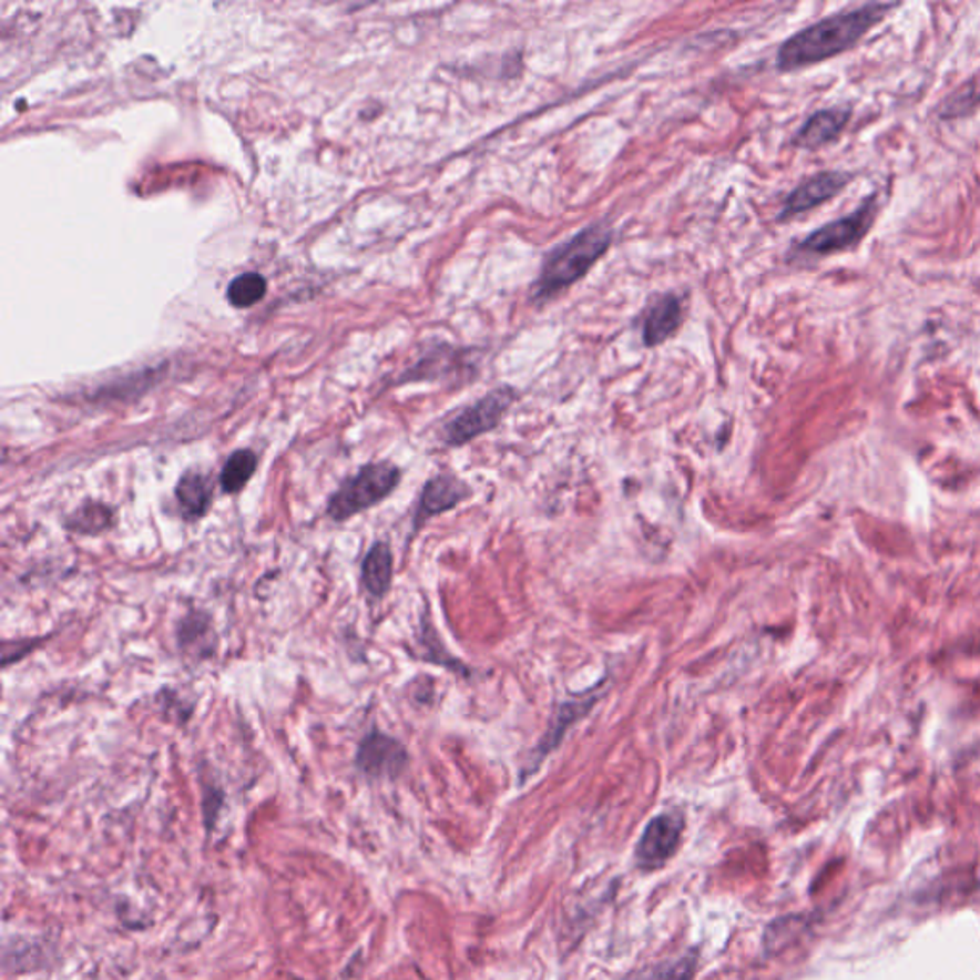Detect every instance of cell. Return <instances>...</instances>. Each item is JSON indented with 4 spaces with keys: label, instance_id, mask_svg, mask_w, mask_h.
Here are the masks:
<instances>
[{
    "label": "cell",
    "instance_id": "cell-1",
    "mask_svg": "<svg viewBox=\"0 0 980 980\" xmlns=\"http://www.w3.org/2000/svg\"><path fill=\"white\" fill-rule=\"evenodd\" d=\"M898 4L869 2L847 12L827 16L789 37L777 50V70L795 71L839 57L866 37L869 29L881 23Z\"/></svg>",
    "mask_w": 980,
    "mask_h": 980
},
{
    "label": "cell",
    "instance_id": "cell-2",
    "mask_svg": "<svg viewBox=\"0 0 980 980\" xmlns=\"http://www.w3.org/2000/svg\"><path fill=\"white\" fill-rule=\"evenodd\" d=\"M613 228L608 223H595L565 244L558 245L542 265L534 297L542 302L573 286L574 282L582 280L603 253L610 249Z\"/></svg>",
    "mask_w": 980,
    "mask_h": 980
},
{
    "label": "cell",
    "instance_id": "cell-3",
    "mask_svg": "<svg viewBox=\"0 0 980 980\" xmlns=\"http://www.w3.org/2000/svg\"><path fill=\"white\" fill-rule=\"evenodd\" d=\"M402 479V470L397 463H365L355 476L347 477L328 498L326 515L336 523H345L357 518L363 511L371 510L391 497Z\"/></svg>",
    "mask_w": 980,
    "mask_h": 980
},
{
    "label": "cell",
    "instance_id": "cell-4",
    "mask_svg": "<svg viewBox=\"0 0 980 980\" xmlns=\"http://www.w3.org/2000/svg\"><path fill=\"white\" fill-rule=\"evenodd\" d=\"M518 400V391L510 386L497 387L483 399L456 414L442 429V441L449 447H463L481 435L498 428L511 405Z\"/></svg>",
    "mask_w": 980,
    "mask_h": 980
},
{
    "label": "cell",
    "instance_id": "cell-5",
    "mask_svg": "<svg viewBox=\"0 0 980 980\" xmlns=\"http://www.w3.org/2000/svg\"><path fill=\"white\" fill-rule=\"evenodd\" d=\"M877 215V197L869 196L858 210L847 217L837 218L834 223L819 226L818 231L808 234L800 244L798 252L808 255H831V253L855 249L866 238Z\"/></svg>",
    "mask_w": 980,
    "mask_h": 980
},
{
    "label": "cell",
    "instance_id": "cell-6",
    "mask_svg": "<svg viewBox=\"0 0 980 980\" xmlns=\"http://www.w3.org/2000/svg\"><path fill=\"white\" fill-rule=\"evenodd\" d=\"M408 764L407 747L381 729L371 728L358 743L355 768L370 779H397Z\"/></svg>",
    "mask_w": 980,
    "mask_h": 980
},
{
    "label": "cell",
    "instance_id": "cell-7",
    "mask_svg": "<svg viewBox=\"0 0 980 980\" xmlns=\"http://www.w3.org/2000/svg\"><path fill=\"white\" fill-rule=\"evenodd\" d=\"M684 819L680 814H661L653 818L636 847L637 868L657 869L671 860L682 843Z\"/></svg>",
    "mask_w": 980,
    "mask_h": 980
},
{
    "label": "cell",
    "instance_id": "cell-8",
    "mask_svg": "<svg viewBox=\"0 0 980 980\" xmlns=\"http://www.w3.org/2000/svg\"><path fill=\"white\" fill-rule=\"evenodd\" d=\"M473 490L463 479L452 473H439L429 477L420 492V500L414 511L412 532L420 531L429 519L441 515L445 511L455 510L458 506L470 500Z\"/></svg>",
    "mask_w": 980,
    "mask_h": 980
},
{
    "label": "cell",
    "instance_id": "cell-9",
    "mask_svg": "<svg viewBox=\"0 0 980 980\" xmlns=\"http://www.w3.org/2000/svg\"><path fill=\"white\" fill-rule=\"evenodd\" d=\"M853 181V173L845 171H821L813 178H808L805 183L793 190L789 196L785 197L784 207L779 211V221L797 217L800 213L814 210L818 205L826 204L829 200H834L837 194L847 188V184Z\"/></svg>",
    "mask_w": 980,
    "mask_h": 980
},
{
    "label": "cell",
    "instance_id": "cell-10",
    "mask_svg": "<svg viewBox=\"0 0 980 980\" xmlns=\"http://www.w3.org/2000/svg\"><path fill=\"white\" fill-rule=\"evenodd\" d=\"M215 498V483L204 471L188 470L178 477L175 487V500L183 519L188 523L200 521L210 513Z\"/></svg>",
    "mask_w": 980,
    "mask_h": 980
},
{
    "label": "cell",
    "instance_id": "cell-11",
    "mask_svg": "<svg viewBox=\"0 0 980 980\" xmlns=\"http://www.w3.org/2000/svg\"><path fill=\"white\" fill-rule=\"evenodd\" d=\"M850 115H853L850 108L819 110L806 120L805 125L798 129L793 144L803 147V150H818V147L826 146L829 142L839 139L843 129L850 121Z\"/></svg>",
    "mask_w": 980,
    "mask_h": 980
},
{
    "label": "cell",
    "instance_id": "cell-12",
    "mask_svg": "<svg viewBox=\"0 0 980 980\" xmlns=\"http://www.w3.org/2000/svg\"><path fill=\"white\" fill-rule=\"evenodd\" d=\"M682 324V302L678 295L666 294L653 302L647 308L642 324V339L645 347H657L665 344L668 337L676 334Z\"/></svg>",
    "mask_w": 980,
    "mask_h": 980
},
{
    "label": "cell",
    "instance_id": "cell-13",
    "mask_svg": "<svg viewBox=\"0 0 980 980\" xmlns=\"http://www.w3.org/2000/svg\"><path fill=\"white\" fill-rule=\"evenodd\" d=\"M392 573H395V558L392 550L384 540H376L370 550L366 552L363 565H360V579L366 594L374 602L384 600L392 586Z\"/></svg>",
    "mask_w": 980,
    "mask_h": 980
},
{
    "label": "cell",
    "instance_id": "cell-14",
    "mask_svg": "<svg viewBox=\"0 0 980 980\" xmlns=\"http://www.w3.org/2000/svg\"><path fill=\"white\" fill-rule=\"evenodd\" d=\"M118 523V511L112 504L102 500L86 498L81 504L63 518L62 525L68 532L79 537H99L112 531Z\"/></svg>",
    "mask_w": 980,
    "mask_h": 980
},
{
    "label": "cell",
    "instance_id": "cell-15",
    "mask_svg": "<svg viewBox=\"0 0 980 980\" xmlns=\"http://www.w3.org/2000/svg\"><path fill=\"white\" fill-rule=\"evenodd\" d=\"M598 701H600V695L589 694L586 697H576V700L568 701V703H560L550 728H548L544 737L540 739L539 747H537V755H534L537 756V763H542L544 756L548 753H552L560 745L569 726L573 722L581 721L582 716L589 715L590 708L594 707Z\"/></svg>",
    "mask_w": 980,
    "mask_h": 980
},
{
    "label": "cell",
    "instance_id": "cell-16",
    "mask_svg": "<svg viewBox=\"0 0 980 980\" xmlns=\"http://www.w3.org/2000/svg\"><path fill=\"white\" fill-rule=\"evenodd\" d=\"M257 468H259V456L252 449L234 450L221 470L218 484L225 494L236 497L249 484L253 476L257 473Z\"/></svg>",
    "mask_w": 980,
    "mask_h": 980
},
{
    "label": "cell",
    "instance_id": "cell-17",
    "mask_svg": "<svg viewBox=\"0 0 980 980\" xmlns=\"http://www.w3.org/2000/svg\"><path fill=\"white\" fill-rule=\"evenodd\" d=\"M980 108V71L961 84L952 94H948L939 105L942 120H961Z\"/></svg>",
    "mask_w": 980,
    "mask_h": 980
},
{
    "label": "cell",
    "instance_id": "cell-18",
    "mask_svg": "<svg viewBox=\"0 0 980 980\" xmlns=\"http://www.w3.org/2000/svg\"><path fill=\"white\" fill-rule=\"evenodd\" d=\"M211 616L205 611H190L188 615L181 619V623L176 626V640L181 650H192V647H202L204 642H211Z\"/></svg>",
    "mask_w": 980,
    "mask_h": 980
},
{
    "label": "cell",
    "instance_id": "cell-19",
    "mask_svg": "<svg viewBox=\"0 0 980 980\" xmlns=\"http://www.w3.org/2000/svg\"><path fill=\"white\" fill-rule=\"evenodd\" d=\"M266 294V280L257 273L239 274L228 286V302L238 308L253 307Z\"/></svg>",
    "mask_w": 980,
    "mask_h": 980
},
{
    "label": "cell",
    "instance_id": "cell-20",
    "mask_svg": "<svg viewBox=\"0 0 980 980\" xmlns=\"http://www.w3.org/2000/svg\"><path fill=\"white\" fill-rule=\"evenodd\" d=\"M47 637H28V640H14V642H4V647H2V653H4V657H2V666L7 668V666L12 665V663H18L21 659L25 657L31 650H35L39 645L44 642Z\"/></svg>",
    "mask_w": 980,
    "mask_h": 980
},
{
    "label": "cell",
    "instance_id": "cell-21",
    "mask_svg": "<svg viewBox=\"0 0 980 980\" xmlns=\"http://www.w3.org/2000/svg\"><path fill=\"white\" fill-rule=\"evenodd\" d=\"M221 805H223V793L215 789V787H207L204 792V813L207 826L213 824V818L217 819Z\"/></svg>",
    "mask_w": 980,
    "mask_h": 980
}]
</instances>
